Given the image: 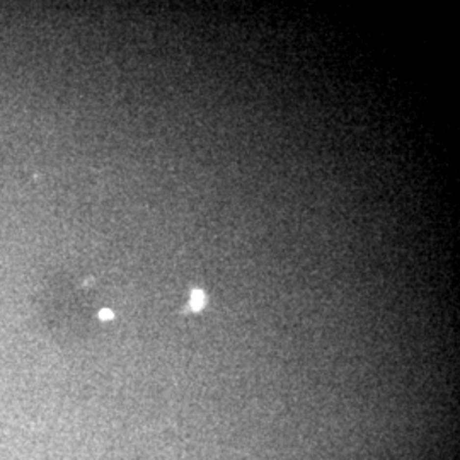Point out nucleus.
I'll return each instance as SVG.
<instances>
[{
  "label": "nucleus",
  "mask_w": 460,
  "mask_h": 460,
  "mask_svg": "<svg viewBox=\"0 0 460 460\" xmlns=\"http://www.w3.org/2000/svg\"><path fill=\"white\" fill-rule=\"evenodd\" d=\"M99 317L102 319V321H109V319H113V312L107 310V308H104V310L99 312Z\"/></svg>",
  "instance_id": "f03ea898"
},
{
  "label": "nucleus",
  "mask_w": 460,
  "mask_h": 460,
  "mask_svg": "<svg viewBox=\"0 0 460 460\" xmlns=\"http://www.w3.org/2000/svg\"><path fill=\"white\" fill-rule=\"evenodd\" d=\"M204 304H206V297H204V293L201 292V290H195V292L191 293L189 307H191L193 310H200V308L204 307Z\"/></svg>",
  "instance_id": "f257e3e1"
}]
</instances>
